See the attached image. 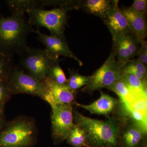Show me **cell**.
I'll return each mask as SVG.
<instances>
[{"label":"cell","instance_id":"obj_1","mask_svg":"<svg viewBox=\"0 0 147 147\" xmlns=\"http://www.w3.org/2000/svg\"><path fill=\"white\" fill-rule=\"evenodd\" d=\"M34 31L24 15L0 17V52L10 57L20 55L28 47V35Z\"/></svg>","mask_w":147,"mask_h":147},{"label":"cell","instance_id":"obj_2","mask_svg":"<svg viewBox=\"0 0 147 147\" xmlns=\"http://www.w3.org/2000/svg\"><path fill=\"white\" fill-rule=\"evenodd\" d=\"M74 124L83 129L90 147H122L119 127L116 121L91 118L76 110L73 112Z\"/></svg>","mask_w":147,"mask_h":147},{"label":"cell","instance_id":"obj_3","mask_svg":"<svg viewBox=\"0 0 147 147\" xmlns=\"http://www.w3.org/2000/svg\"><path fill=\"white\" fill-rule=\"evenodd\" d=\"M33 121L17 119L4 125L0 131V147H29L35 139Z\"/></svg>","mask_w":147,"mask_h":147},{"label":"cell","instance_id":"obj_4","mask_svg":"<svg viewBox=\"0 0 147 147\" xmlns=\"http://www.w3.org/2000/svg\"><path fill=\"white\" fill-rule=\"evenodd\" d=\"M69 10L61 7H55L51 10L37 8L29 11L28 21L33 27H44L49 30L51 35L66 40L64 35L67 24V13Z\"/></svg>","mask_w":147,"mask_h":147},{"label":"cell","instance_id":"obj_5","mask_svg":"<svg viewBox=\"0 0 147 147\" xmlns=\"http://www.w3.org/2000/svg\"><path fill=\"white\" fill-rule=\"evenodd\" d=\"M20 57V68L35 79L43 82L48 75L51 67L57 62L45 49L28 47Z\"/></svg>","mask_w":147,"mask_h":147},{"label":"cell","instance_id":"obj_6","mask_svg":"<svg viewBox=\"0 0 147 147\" xmlns=\"http://www.w3.org/2000/svg\"><path fill=\"white\" fill-rule=\"evenodd\" d=\"M124 63L116 59L113 48L105 62L91 76L89 82L82 89V92L92 93L103 88L108 89L121 79L122 68Z\"/></svg>","mask_w":147,"mask_h":147},{"label":"cell","instance_id":"obj_7","mask_svg":"<svg viewBox=\"0 0 147 147\" xmlns=\"http://www.w3.org/2000/svg\"><path fill=\"white\" fill-rule=\"evenodd\" d=\"M6 82L12 94H26L45 100L48 94L44 82L35 79L16 66L13 65Z\"/></svg>","mask_w":147,"mask_h":147},{"label":"cell","instance_id":"obj_8","mask_svg":"<svg viewBox=\"0 0 147 147\" xmlns=\"http://www.w3.org/2000/svg\"><path fill=\"white\" fill-rule=\"evenodd\" d=\"M73 104L50 105L52 108V135L55 144H59L66 140L75 125L73 119Z\"/></svg>","mask_w":147,"mask_h":147},{"label":"cell","instance_id":"obj_9","mask_svg":"<svg viewBox=\"0 0 147 147\" xmlns=\"http://www.w3.org/2000/svg\"><path fill=\"white\" fill-rule=\"evenodd\" d=\"M113 40V49L119 61L125 63L137 56L140 41L133 34L117 36Z\"/></svg>","mask_w":147,"mask_h":147},{"label":"cell","instance_id":"obj_10","mask_svg":"<svg viewBox=\"0 0 147 147\" xmlns=\"http://www.w3.org/2000/svg\"><path fill=\"white\" fill-rule=\"evenodd\" d=\"M37 34V38L45 45V49L50 56L56 59H59V56H63L73 59L79 63L83 65V63L74 55L69 49L65 39H63L55 36L42 33L39 30H35Z\"/></svg>","mask_w":147,"mask_h":147},{"label":"cell","instance_id":"obj_11","mask_svg":"<svg viewBox=\"0 0 147 147\" xmlns=\"http://www.w3.org/2000/svg\"><path fill=\"white\" fill-rule=\"evenodd\" d=\"M47 87V95L45 100L50 105L74 103L77 91L65 84H58L47 76L43 81Z\"/></svg>","mask_w":147,"mask_h":147},{"label":"cell","instance_id":"obj_12","mask_svg":"<svg viewBox=\"0 0 147 147\" xmlns=\"http://www.w3.org/2000/svg\"><path fill=\"white\" fill-rule=\"evenodd\" d=\"M119 1L115 0L114 3L105 18L102 19L113 37L131 33L126 18L119 6Z\"/></svg>","mask_w":147,"mask_h":147},{"label":"cell","instance_id":"obj_13","mask_svg":"<svg viewBox=\"0 0 147 147\" xmlns=\"http://www.w3.org/2000/svg\"><path fill=\"white\" fill-rule=\"evenodd\" d=\"M76 106L89 111L91 114L108 115L114 111L118 104V100L115 98L102 92L100 97L88 105L74 102Z\"/></svg>","mask_w":147,"mask_h":147},{"label":"cell","instance_id":"obj_14","mask_svg":"<svg viewBox=\"0 0 147 147\" xmlns=\"http://www.w3.org/2000/svg\"><path fill=\"white\" fill-rule=\"evenodd\" d=\"M126 18L127 25L131 33L139 41L146 40L147 36V22L146 15L136 13L127 8L121 9Z\"/></svg>","mask_w":147,"mask_h":147},{"label":"cell","instance_id":"obj_15","mask_svg":"<svg viewBox=\"0 0 147 147\" xmlns=\"http://www.w3.org/2000/svg\"><path fill=\"white\" fill-rule=\"evenodd\" d=\"M115 0H82L78 1L77 9L89 14L100 17L102 20L107 15Z\"/></svg>","mask_w":147,"mask_h":147},{"label":"cell","instance_id":"obj_16","mask_svg":"<svg viewBox=\"0 0 147 147\" xmlns=\"http://www.w3.org/2000/svg\"><path fill=\"white\" fill-rule=\"evenodd\" d=\"M121 79L126 85L134 97L147 98V82L140 80L133 74H122Z\"/></svg>","mask_w":147,"mask_h":147},{"label":"cell","instance_id":"obj_17","mask_svg":"<svg viewBox=\"0 0 147 147\" xmlns=\"http://www.w3.org/2000/svg\"><path fill=\"white\" fill-rule=\"evenodd\" d=\"M141 129L134 124L127 127L120 137L122 147H138L146 136Z\"/></svg>","mask_w":147,"mask_h":147},{"label":"cell","instance_id":"obj_18","mask_svg":"<svg viewBox=\"0 0 147 147\" xmlns=\"http://www.w3.org/2000/svg\"><path fill=\"white\" fill-rule=\"evenodd\" d=\"M5 2L11 14L24 15V13L32 9L44 8L41 0H7Z\"/></svg>","mask_w":147,"mask_h":147},{"label":"cell","instance_id":"obj_19","mask_svg":"<svg viewBox=\"0 0 147 147\" xmlns=\"http://www.w3.org/2000/svg\"><path fill=\"white\" fill-rule=\"evenodd\" d=\"M121 71L122 74H133L142 81L147 82V66L137 59L130 60L125 63Z\"/></svg>","mask_w":147,"mask_h":147},{"label":"cell","instance_id":"obj_20","mask_svg":"<svg viewBox=\"0 0 147 147\" xmlns=\"http://www.w3.org/2000/svg\"><path fill=\"white\" fill-rule=\"evenodd\" d=\"M66 140L67 144L73 147H90L85 131L82 127L75 124Z\"/></svg>","mask_w":147,"mask_h":147},{"label":"cell","instance_id":"obj_21","mask_svg":"<svg viewBox=\"0 0 147 147\" xmlns=\"http://www.w3.org/2000/svg\"><path fill=\"white\" fill-rule=\"evenodd\" d=\"M122 104L125 113L132 120L133 124L147 134V113L134 110L124 103H122Z\"/></svg>","mask_w":147,"mask_h":147},{"label":"cell","instance_id":"obj_22","mask_svg":"<svg viewBox=\"0 0 147 147\" xmlns=\"http://www.w3.org/2000/svg\"><path fill=\"white\" fill-rule=\"evenodd\" d=\"M108 90L114 92L118 96L121 103L129 104L134 100L131 92L121 78Z\"/></svg>","mask_w":147,"mask_h":147},{"label":"cell","instance_id":"obj_23","mask_svg":"<svg viewBox=\"0 0 147 147\" xmlns=\"http://www.w3.org/2000/svg\"><path fill=\"white\" fill-rule=\"evenodd\" d=\"M69 74L66 85L74 90H77L82 87L85 86L89 82L90 76L81 75L73 69H69Z\"/></svg>","mask_w":147,"mask_h":147},{"label":"cell","instance_id":"obj_24","mask_svg":"<svg viewBox=\"0 0 147 147\" xmlns=\"http://www.w3.org/2000/svg\"><path fill=\"white\" fill-rule=\"evenodd\" d=\"M13 65L12 57L0 55V83L6 82Z\"/></svg>","mask_w":147,"mask_h":147},{"label":"cell","instance_id":"obj_25","mask_svg":"<svg viewBox=\"0 0 147 147\" xmlns=\"http://www.w3.org/2000/svg\"><path fill=\"white\" fill-rule=\"evenodd\" d=\"M47 76L58 84L66 85L67 79L59 65V61L57 62L51 67L48 72Z\"/></svg>","mask_w":147,"mask_h":147},{"label":"cell","instance_id":"obj_26","mask_svg":"<svg viewBox=\"0 0 147 147\" xmlns=\"http://www.w3.org/2000/svg\"><path fill=\"white\" fill-rule=\"evenodd\" d=\"M129 10L136 13L144 14L146 16L147 11V0H134L133 3L129 7Z\"/></svg>","mask_w":147,"mask_h":147},{"label":"cell","instance_id":"obj_27","mask_svg":"<svg viewBox=\"0 0 147 147\" xmlns=\"http://www.w3.org/2000/svg\"><path fill=\"white\" fill-rule=\"evenodd\" d=\"M11 95L6 82L0 83V106H4Z\"/></svg>","mask_w":147,"mask_h":147},{"label":"cell","instance_id":"obj_28","mask_svg":"<svg viewBox=\"0 0 147 147\" xmlns=\"http://www.w3.org/2000/svg\"><path fill=\"white\" fill-rule=\"evenodd\" d=\"M124 103L129 106L130 108L137 110L147 113V98H139L138 99H135L130 103L127 104Z\"/></svg>","mask_w":147,"mask_h":147},{"label":"cell","instance_id":"obj_29","mask_svg":"<svg viewBox=\"0 0 147 147\" xmlns=\"http://www.w3.org/2000/svg\"><path fill=\"white\" fill-rule=\"evenodd\" d=\"M137 60L146 66L147 65V42L146 40L140 42V48L137 53Z\"/></svg>","mask_w":147,"mask_h":147},{"label":"cell","instance_id":"obj_30","mask_svg":"<svg viewBox=\"0 0 147 147\" xmlns=\"http://www.w3.org/2000/svg\"><path fill=\"white\" fill-rule=\"evenodd\" d=\"M4 106H0V131L5 125Z\"/></svg>","mask_w":147,"mask_h":147},{"label":"cell","instance_id":"obj_31","mask_svg":"<svg viewBox=\"0 0 147 147\" xmlns=\"http://www.w3.org/2000/svg\"><path fill=\"white\" fill-rule=\"evenodd\" d=\"M138 147H147V142L145 139L142 141Z\"/></svg>","mask_w":147,"mask_h":147},{"label":"cell","instance_id":"obj_32","mask_svg":"<svg viewBox=\"0 0 147 147\" xmlns=\"http://www.w3.org/2000/svg\"><path fill=\"white\" fill-rule=\"evenodd\" d=\"M3 55V54H2L1 53V52H0V55Z\"/></svg>","mask_w":147,"mask_h":147}]
</instances>
